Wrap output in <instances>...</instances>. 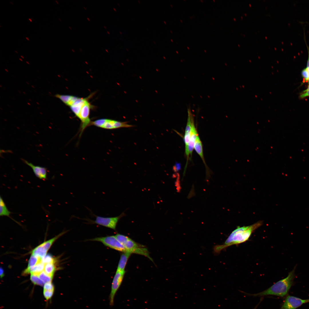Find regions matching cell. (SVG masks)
<instances>
[{"label":"cell","mask_w":309,"mask_h":309,"mask_svg":"<svg viewBox=\"0 0 309 309\" xmlns=\"http://www.w3.org/2000/svg\"><path fill=\"white\" fill-rule=\"evenodd\" d=\"M263 224L260 221L251 225L241 227L238 226L229 235L224 244L215 246L214 248L217 253L230 246L243 243L248 240L252 233Z\"/></svg>","instance_id":"1"},{"label":"cell","mask_w":309,"mask_h":309,"mask_svg":"<svg viewBox=\"0 0 309 309\" xmlns=\"http://www.w3.org/2000/svg\"><path fill=\"white\" fill-rule=\"evenodd\" d=\"M295 269L289 272L285 278L276 282L266 290L253 294V296H263L272 295L284 297L288 294L293 284L295 277Z\"/></svg>","instance_id":"2"},{"label":"cell","mask_w":309,"mask_h":309,"mask_svg":"<svg viewBox=\"0 0 309 309\" xmlns=\"http://www.w3.org/2000/svg\"><path fill=\"white\" fill-rule=\"evenodd\" d=\"M90 126H94L101 128L113 129L121 128H129L133 126L128 124L127 122H121L106 118L98 119L91 121Z\"/></svg>","instance_id":"3"},{"label":"cell","mask_w":309,"mask_h":309,"mask_svg":"<svg viewBox=\"0 0 309 309\" xmlns=\"http://www.w3.org/2000/svg\"><path fill=\"white\" fill-rule=\"evenodd\" d=\"M92 215L96 217L95 220H93L88 218L83 219L88 221L89 223L96 224L99 225L115 230L117 223L119 219L125 215L122 213L119 216L115 217H105L96 216L94 214Z\"/></svg>","instance_id":"4"},{"label":"cell","mask_w":309,"mask_h":309,"mask_svg":"<svg viewBox=\"0 0 309 309\" xmlns=\"http://www.w3.org/2000/svg\"><path fill=\"white\" fill-rule=\"evenodd\" d=\"M90 240L100 242L106 246L117 251L128 252L125 247L118 241L115 235L97 237Z\"/></svg>","instance_id":"5"},{"label":"cell","mask_w":309,"mask_h":309,"mask_svg":"<svg viewBox=\"0 0 309 309\" xmlns=\"http://www.w3.org/2000/svg\"><path fill=\"white\" fill-rule=\"evenodd\" d=\"M92 105L89 102L88 100L82 106L78 118L81 121L80 129V136L81 135L83 132L88 126H90L91 121L89 118L90 110Z\"/></svg>","instance_id":"6"},{"label":"cell","mask_w":309,"mask_h":309,"mask_svg":"<svg viewBox=\"0 0 309 309\" xmlns=\"http://www.w3.org/2000/svg\"><path fill=\"white\" fill-rule=\"evenodd\" d=\"M125 273V270L116 272L112 280L109 296L110 304L111 305L113 304L115 294L122 284Z\"/></svg>","instance_id":"7"},{"label":"cell","mask_w":309,"mask_h":309,"mask_svg":"<svg viewBox=\"0 0 309 309\" xmlns=\"http://www.w3.org/2000/svg\"><path fill=\"white\" fill-rule=\"evenodd\" d=\"M124 247L128 252L143 255L151 260L149 256L148 251L144 246L136 242L130 238L126 242Z\"/></svg>","instance_id":"8"},{"label":"cell","mask_w":309,"mask_h":309,"mask_svg":"<svg viewBox=\"0 0 309 309\" xmlns=\"http://www.w3.org/2000/svg\"><path fill=\"white\" fill-rule=\"evenodd\" d=\"M309 302L308 299L303 300L292 296H288L285 298L280 309H296L304 304Z\"/></svg>","instance_id":"9"},{"label":"cell","mask_w":309,"mask_h":309,"mask_svg":"<svg viewBox=\"0 0 309 309\" xmlns=\"http://www.w3.org/2000/svg\"><path fill=\"white\" fill-rule=\"evenodd\" d=\"M198 135L197 131L195 126L194 120L192 124L189 142L187 146L185 147V152L187 158V160L190 155L191 156H192L196 138Z\"/></svg>","instance_id":"10"},{"label":"cell","mask_w":309,"mask_h":309,"mask_svg":"<svg viewBox=\"0 0 309 309\" xmlns=\"http://www.w3.org/2000/svg\"><path fill=\"white\" fill-rule=\"evenodd\" d=\"M21 159L24 163L32 169L35 175L37 178L43 180H45L47 179V170L45 167L35 165L25 159Z\"/></svg>","instance_id":"11"},{"label":"cell","mask_w":309,"mask_h":309,"mask_svg":"<svg viewBox=\"0 0 309 309\" xmlns=\"http://www.w3.org/2000/svg\"><path fill=\"white\" fill-rule=\"evenodd\" d=\"M187 113V121L184 137L185 147L187 146L189 142L192 124L193 121L194 120V116L190 108H188Z\"/></svg>","instance_id":"12"},{"label":"cell","mask_w":309,"mask_h":309,"mask_svg":"<svg viewBox=\"0 0 309 309\" xmlns=\"http://www.w3.org/2000/svg\"><path fill=\"white\" fill-rule=\"evenodd\" d=\"M90 97L85 98L78 97L76 101L70 107L76 117H78L82 108L88 100Z\"/></svg>","instance_id":"13"},{"label":"cell","mask_w":309,"mask_h":309,"mask_svg":"<svg viewBox=\"0 0 309 309\" xmlns=\"http://www.w3.org/2000/svg\"><path fill=\"white\" fill-rule=\"evenodd\" d=\"M128 252H123L121 255L116 271H124L128 260L132 254Z\"/></svg>","instance_id":"14"},{"label":"cell","mask_w":309,"mask_h":309,"mask_svg":"<svg viewBox=\"0 0 309 309\" xmlns=\"http://www.w3.org/2000/svg\"><path fill=\"white\" fill-rule=\"evenodd\" d=\"M194 148L196 151L201 157L203 163L205 165V162L203 154L202 142L198 135H197L196 138Z\"/></svg>","instance_id":"15"},{"label":"cell","mask_w":309,"mask_h":309,"mask_svg":"<svg viewBox=\"0 0 309 309\" xmlns=\"http://www.w3.org/2000/svg\"><path fill=\"white\" fill-rule=\"evenodd\" d=\"M12 213L8 209L2 198L0 196V216H5L9 217L13 220L10 216Z\"/></svg>","instance_id":"16"},{"label":"cell","mask_w":309,"mask_h":309,"mask_svg":"<svg viewBox=\"0 0 309 309\" xmlns=\"http://www.w3.org/2000/svg\"><path fill=\"white\" fill-rule=\"evenodd\" d=\"M47 251L39 245L32 251V254L42 258L46 255Z\"/></svg>","instance_id":"17"},{"label":"cell","mask_w":309,"mask_h":309,"mask_svg":"<svg viewBox=\"0 0 309 309\" xmlns=\"http://www.w3.org/2000/svg\"><path fill=\"white\" fill-rule=\"evenodd\" d=\"M55 264H48L45 265L43 271L48 276L53 278L56 270Z\"/></svg>","instance_id":"18"},{"label":"cell","mask_w":309,"mask_h":309,"mask_svg":"<svg viewBox=\"0 0 309 309\" xmlns=\"http://www.w3.org/2000/svg\"><path fill=\"white\" fill-rule=\"evenodd\" d=\"M66 232V231H64L60 233L53 238L43 243L40 245L47 251L54 241L60 236L63 235Z\"/></svg>","instance_id":"19"},{"label":"cell","mask_w":309,"mask_h":309,"mask_svg":"<svg viewBox=\"0 0 309 309\" xmlns=\"http://www.w3.org/2000/svg\"><path fill=\"white\" fill-rule=\"evenodd\" d=\"M42 258L32 254L29 260L27 267L34 266L41 262Z\"/></svg>","instance_id":"20"},{"label":"cell","mask_w":309,"mask_h":309,"mask_svg":"<svg viewBox=\"0 0 309 309\" xmlns=\"http://www.w3.org/2000/svg\"><path fill=\"white\" fill-rule=\"evenodd\" d=\"M56 260L51 255L47 254L43 257L41 262L45 264H55Z\"/></svg>","instance_id":"21"},{"label":"cell","mask_w":309,"mask_h":309,"mask_svg":"<svg viewBox=\"0 0 309 309\" xmlns=\"http://www.w3.org/2000/svg\"><path fill=\"white\" fill-rule=\"evenodd\" d=\"M30 280L34 284L43 286L45 283L39 278L38 276L31 274Z\"/></svg>","instance_id":"22"},{"label":"cell","mask_w":309,"mask_h":309,"mask_svg":"<svg viewBox=\"0 0 309 309\" xmlns=\"http://www.w3.org/2000/svg\"><path fill=\"white\" fill-rule=\"evenodd\" d=\"M55 96L59 99L66 105L70 101L72 96L68 95H61L57 94Z\"/></svg>","instance_id":"23"},{"label":"cell","mask_w":309,"mask_h":309,"mask_svg":"<svg viewBox=\"0 0 309 309\" xmlns=\"http://www.w3.org/2000/svg\"><path fill=\"white\" fill-rule=\"evenodd\" d=\"M39 278L45 284L51 282L53 278L46 274L43 271L38 276Z\"/></svg>","instance_id":"24"},{"label":"cell","mask_w":309,"mask_h":309,"mask_svg":"<svg viewBox=\"0 0 309 309\" xmlns=\"http://www.w3.org/2000/svg\"><path fill=\"white\" fill-rule=\"evenodd\" d=\"M118 241L124 246L129 237L127 236L120 234L115 235Z\"/></svg>","instance_id":"25"},{"label":"cell","mask_w":309,"mask_h":309,"mask_svg":"<svg viewBox=\"0 0 309 309\" xmlns=\"http://www.w3.org/2000/svg\"><path fill=\"white\" fill-rule=\"evenodd\" d=\"M54 286L51 282L46 283L43 286V290L54 291Z\"/></svg>","instance_id":"26"},{"label":"cell","mask_w":309,"mask_h":309,"mask_svg":"<svg viewBox=\"0 0 309 309\" xmlns=\"http://www.w3.org/2000/svg\"><path fill=\"white\" fill-rule=\"evenodd\" d=\"M53 291L43 290V294L45 298L47 300H48L52 298L53 295Z\"/></svg>","instance_id":"27"},{"label":"cell","mask_w":309,"mask_h":309,"mask_svg":"<svg viewBox=\"0 0 309 309\" xmlns=\"http://www.w3.org/2000/svg\"><path fill=\"white\" fill-rule=\"evenodd\" d=\"M302 74L305 81H307L308 80L309 78V74L307 71L306 68L302 70Z\"/></svg>","instance_id":"28"},{"label":"cell","mask_w":309,"mask_h":309,"mask_svg":"<svg viewBox=\"0 0 309 309\" xmlns=\"http://www.w3.org/2000/svg\"><path fill=\"white\" fill-rule=\"evenodd\" d=\"M309 96V86L306 90L304 91L300 96L301 98H303Z\"/></svg>","instance_id":"29"},{"label":"cell","mask_w":309,"mask_h":309,"mask_svg":"<svg viewBox=\"0 0 309 309\" xmlns=\"http://www.w3.org/2000/svg\"><path fill=\"white\" fill-rule=\"evenodd\" d=\"M0 277L1 278H2L4 276V270L3 268H0Z\"/></svg>","instance_id":"30"},{"label":"cell","mask_w":309,"mask_h":309,"mask_svg":"<svg viewBox=\"0 0 309 309\" xmlns=\"http://www.w3.org/2000/svg\"><path fill=\"white\" fill-rule=\"evenodd\" d=\"M306 69L307 71V72H308V73L309 74V67L306 68Z\"/></svg>","instance_id":"31"},{"label":"cell","mask_w":309,"mask_h":309,"mask_svg":"<svg viewBox=\"0 0 309 309\" xmlns=\"http://www.w3.org/2000/svg\"><path fill=\"white\" fill-rule=\"evenodd\" d=\"M29 21H31V22H32V20H31V19H29Z\"/></svg>","instance_id":"32"},{"label":"cell","mask_w":309,"mask_h":309,"mask_svg":"<svg viewBox=\"0 0 309 309\" xmlns=\"http://www.w3.org/2000/svg\"><path fill=\"white\" fill-rule=\"evenodd\" d=\"M26 39H27V40H29V39L28 38V37H26Z\"/></svg>","instance_id":"33"},{"label":"cell","mask_w":309,"mask_h":309,"mask_svg":"<svg viewBox=\"0 0 309 309\" xmlns=\"http://www.w3.org/2000/svg\"><path fill=\"white\" fill-rule=\"evenodd\" d=\"M15 51V52H16V53H17V52H16V51Z\"/></svg>","instance_id":"34"},{"label":"cell","mask_w":309,"mask_h":309,"mask_svg":"<svg viewBox=\"0 0 309 309\" xmlns=\"http://www.w3.org/2000/svg\"><path fill=\"white\" fill-rule=\"evenodd\" d=\"M56 2L57 3H58V2H57L56 1Z\"/></svg>","instance_id":"35"},{"label":"cell","mask_w":309,"mask_h":309,"mask_svg":"<svg viewBox=\"0 0 309 309\" xmlns=\"http://www.w3.org/2000/svg\"><path fill=\"white\" fill-rule=\"evenodd\" d=\"M308 81H309V79H308Z\"/></svg>","instance_id":"36"},{"label":"cell","mask_w":309,"mask_h":309,"mask_svg":"<svg viewBox=\"0 0 309 309\" xmlns=\"http://www.w3.org/2000/svg\"><path fill=\"white\" fill-rule=\"evenodd\" d=\"M308 300H309V299H308Z\"/></svg>","instance_id":"37"}]
</instances>
